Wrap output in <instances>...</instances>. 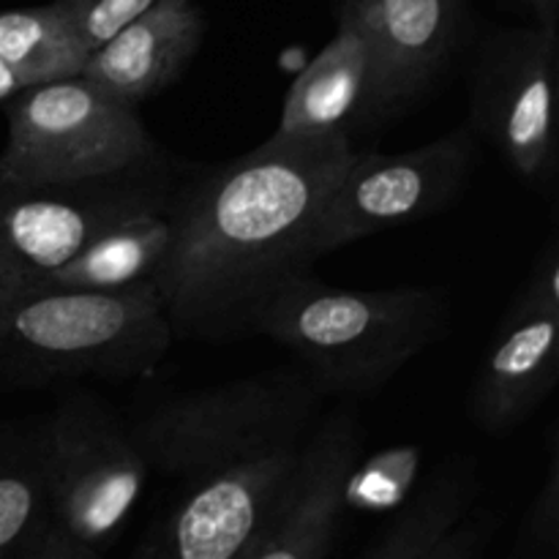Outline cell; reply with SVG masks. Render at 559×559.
<instances>
[{
  "label": "cell",
  "mask_w": 559,
  "mask_h": 559,
  "mask_svg": "<svg viewBox=\"0 0 559 559\" xmlns=\"http://www.w3.org/2000/svg\"><path fill=\"white\" fill-rule=\"evenodd\" d=\"M22 87H25V82L20 80V74L0 58V107H3L11 96H16Z\"/></svg>",
  "instance_id": "26"
},
{
  "label": "cell",
  "mask_w": 559,
  "mask_h": 559,
  "mask_svg": "<svg viewBox=\"0 0 559 559\" xmlns=\"http://www.w3.org/2000/svg\"><path fill=\"white\" fill-rule=\"evenodd\" d=\"M513 306L530 311H557L559 314V249L555 238L538 251L533 271H530L524 289Z\"/></svg>",
  "instance_id": "23"
},
{
  "label": "cell",
  "mask_w": 559,
  "mask_h": 559,
  "mask_svg": "<svg viewBox=\"0 0 559 559\" xmlns=\"http://www.w3.org/2000/svg\"><path fill=\"white\" fill-rule=\"evenodd\" d=\"M173 342L156 282L0 298V377L14 385L151 374Z\"/></svg>",
  "instance_id": "3"
},
{
  "label": "cell",
  "mask_w": 559,
  "mask_h": 559,
  "mask_svg": "<svg viewBox=\"0 0 559 559\" xmlns=\"http://www.w3.org/2000/svg\"><path fill=\"white\" fill-rule=\"evenodd\" d=\"M173 194L156 162L82 183L0 189V298L31 293L104 229Z\"/></svg>",
  "instance_id": "7"
},
{
  "label": "cell",
  "mask_w": 559,
  "mask_h": 559,
  "mask_svg": "<svg viewBox=\"0 0 559 559\" xmlns=\"http://www.w3.org/2000/svg\"><path fill=\"white\" fill-rule=\"evenodd\" d=\"M309 437L276 442L189 480V491L169 516L167 527L151 538L158 557H243L287 497Z\"/></svg>",
  "instance_id": "10"
},
{
  "label": "cell",
  "mask_w": 559,
  "mask_h": 559,
  "mask_svg": "<svg viewBox=\"0 0 559 559\" xmlns=\"http://www.w3.org/2000/svg\"><path fill=\"white\" fill-rule=\"evenodd\" d=\"M420 469V448L399 445L366 459L364 467H349L344 480V508L385 511L399 506L413 491Z\"/></svg>",
  "instance_id": "20"
},
{
  "label": "cell",
  "mask_w": 559,
  "mask_h": 559,
  "mask_svg": "<svg viewBox=\"0 0 559 559\" xmlns=\"http://www.w3.org/2000/svg\"><path fill=\"white\" fill-rule=\"evenodd\" d=\"M134 559H162V557H158V551H156V546H153V540H147V544L142 546L140 551H136Z\"/></svg>",
  "instance_id": "28"
},
{
  "label": "cell",
  "mask_w": 559,
  "mask_h": 559,
  "mask_svg": "<svg viewBox=\"0 0 559 559\" xmlns=\"http://www.w3.org/2000/svg\"><path fill=\"white\" fill-rule=\"evenodd\" d=\"M314 407V382L271 371L167 399L142 413L129 437L151 473L189 484L262 448L306 437Z\"/></svg>",
  "instance_id": "5"
},
{
  "label": "cell",
  "mask_w": 559,
  "mask_h": 559,
  "mask_svg": "<svg viewBox=\"0 0 559 559\" xmlns=\"http://www.w3.org/2000/svg\"><path fill=\"white\" fill-rule=\"evenodd\" d=\"M557 38L540 27L500 33L473 71L469 129L535 186L549 183L557 173Z\"/></svg>",
  "instance_id": "9"
},
{
  "label": "cell",
  "mask_w": 559,
  "mask_h": 559,
  "mask_svg": "<svg viewBox=\"0 0 559 559\" xmlns=\"http://www.w3.org/2000/svg\"><path fill=\"white\" fill-rule=\"evenodd\" d=\"M524 3L535 14V22H538L535 27L559 36V0H524Z\"/></svg>",
  "instance_id": "25"
},
{
  "label": "cell",
  "mask_w": 559,
  "mask_h": 559,
  "mask_svg": "<svg viewBox=\"0 0 559 559\" xmlns=\"http://www.w3.org/2000/svg\"><path fill=\"white\" fill-rule=\"evenodd\" d=\"M49 527L38 424L0 431V559H25Z\"/></svg>",
  "instance_id": "17"
},
{
  "label": "cell",
  "mask_w": 559,
  "mask_h": 559,
  "mask_svg": "<svg viewBox=\"0 0 559 559\" xmlns=\"http://www.w3.org/2000/svg\"><path fill=\"white\" fill-rule=\"evenodd\" d=\"M205 36L194 0H156L85 58L80 74L136 107L180 80Z\"/></svg>",
  "instance_id": "14"
},
{
  "label": "cell",
  "mask_w": 559,
  "mask_h": 559,
  "mask_svg": "<svg viewBox=\"0 0 559 559\" xmlns=\"http://www.w3.org/2000/svg\"><path fill=\"white\" fill-rule=\"evenodd\" d=\"M5 107L0 189L63 186L131 173L158 158L136 107L85 74L22 87Z\"/></svg>",
  "instance_id": "4"
},
{
  "label": "cell",
  "mask_w": 559,
  "mask_h": 559,
  "mask_svg": "<svg viewBox=\"0 0 559 559\" xmlns=\"http://www.w3.org/2000/svg\"><path fill=\"white\" fill-rule=\"evenodd\" d=\"M559 377V314L511 306L469 393V415L491 437L511 435L546 402Z\"/></svg>",
  "instance_id": "13"
},
{
  "label": "cell",
  "mask_w": 559,
  "mask_h": 559,
  "mask_svg": "<svg viewBox=\"0 0 559 559\" xmlns=\"http://www.w3.org/2000/svg\"><path fill=\"white\" fill-rule=\"evenodd\" d=\"M353 156L349 134H273L175 191V240L153 278L175 338L249 331L284 282L309 273L322 205Z\"/></svg>",
  "instance_id": "1"
},
{
  "label": "cell",
  "mask_w": 559,
  "mask_h": 559,
  "mask_svg": "<svg viewBox=\"0 0 559 559\" xmlns=\"http://www.w3.org/2000/svg\"><path fill=\"white\" fill-rule=\"evenodd\" d=\"M371 96V49L358 27L338 20L331 41L306 63L289 85L276 136L349 134L366 126Z\"/></svg>",
  "instance_id": "15"
},
{
  "label": "cell",
  "mask_w": 559,
  "mask_h": 559,
  "mask_svg": "<svg viewBox=\"0 0 559 559\" xmlns=\"http://www.w3.org/2000/svg\"><path fill=\"white\" fill-rule=\"evenodd\" d=\"M49 522L102 551L126 527L147 486L129 429L91 396H71L38 424Z\"/></svg>",
  "instance_id": "6"
},
{
  "label": "cell",
  "mask_w": 559,
  "mask_h": 559,
  "mask_svg": "<svg viewBox=\"0 0 559 559\" xmlns=\"http://www.w3.org/2000/svg\"><path fill=\"white\" fill-rule=\"evenodd\" d=\"M25 559H102V551L71 538V535H66L63 530H58L49 522V527L27 549Z\"/></svg>",
  "instance_id": "24"
},
{
  "label": "cell",
  "mask_w": 559,
  "mask_h": 559,
  "mask_svg": "<svg viewBox=\"0 0 559 559\" xmlns=\"http://www.w3.org/2000/svg\"><path fill=\"white\" fill-rule=\"evenodd\" d=\"M478 158L467 126L404 153H358L336 178L317 224V260L382 229L420 222L451 205Z\"/></svg>",
  "instance_id": "8"
},
{
  "label": "cell",
  "mask_w": 559,
  "mask_h": 559,
  "mask_svg": "<svg viewBox=\"0 0 559 559\" xmlns=\"http://www.w3.org/2000/svg\"><path fill=\"white\" fill-rule=\"evenodd\" d=\"M467 475H440L407 502L364 559H448L467 522Z\"/></svg>",
  "instance_id": "18"
},
{
  "label": "cell",
  "mask_w": 559,
  "mask_h": 559,
  "mask_svg": "<svg viewBox=\"0 0 559 559\" xmlns=\"http://www.w3.org/2000/svg\"><path fill=\"white\" fill-rule=\"evenodd\" d=\"M445 325V300L431 289H338L320 278L284 282L249 322L293 349L317 391L369 396L418 358Z\"/></svg>",
  "instance_id": "2"
},
{
  "label": "cell",
  "mask_w": 559,
  "mask_h": 559,
  "mask_svg": "<svg viewBox=\"0 0 559 559\" xmlns=\"http://www.w3.org/2000/svg\"><path fill=\"white\" fill-rule=\"evenodd\" d=\"M464 0H342L338 20L371 49L366 126L402 112L437 80L462 33Z\"/></svg>",
  "instance_id": "11"
},
{
  "label": "cell",
  "mask_w": 559,
  "mask_h": 559,
  "mask_svg": "<svg viewBox=\"0 0 559 559\" xmlns=\"http://www.w3.org/2000/svg\"><path fill=\"white\" fill-rule=\"evenodd\" d=\"M173 197L162 205L131 213L104 229L31 293H49V289L109 293V289H129L142 282H153L175 240Z\"/></svg>",
  "instance_id": "16"
},
{
  "label": "cell",
  "mask_w": 559,
  "mask_h": 559,
  "mask_svg": "<svg viewBox=\"0 0 559 559\" xmlns=\"http://www.w3.org/2000/svg\"><path fill=\"white\" fill-rule=\"evenodd\" d=\"M559 551V451L551 442L544 484L522 524L516 559H557Z\"/></svg>",
  "instance_id": "22"
},
{
  "label": "cell",
  "mask_w": 559,
  "mask_h": 559,
  "mask_svg": "<svg viewBox=\"0 0 559 559\" xmlns=\"http://www.w3.org/2000/svg\"><path fill=\"white\" fill-rule=\"evenodd\" d=\"M355 459L358 429L353 418L336 415L317 426L287 497L240 559H325L344 513V480Z\"/></svg>",
  "instance_id": "12"
},
{
  "label": "cell",
  "mask_w": 559,
  "mask_h": 559,
  "mask_svg": "<svg viewBox=\"0 0 559 559\" xmlns=\"http://www.w3.org/2000/svg\"><path fill=\"white\" fill-rule=\"evenodd\" d=\"M0 58L31 87L80 74L87 55L47 3L0 11Z\"/></svg>",
  "instance_id": "19"
},
{
  "label": "cell",
  "mask_w": 559,
  "mask_h": 559,
  "mask_svg": "<svg viewBox=\"0 0 559 559\" xmlns=\"http://www.w3.org/2000/svg\"><path fill=\"white\" fill-rule=\"evenodd\" d=\"M153 3L156 0H52L49 5L85 55H91Z\"/></svg>",
  "instance_id": "21"
},
{
  "label": "cell",
  "mask_w": 559,
  "mask_h": 559,
  "mask_svg": "<svg viewBox=\"0 0 559 559\" xmlns=\"http://www.w3.org/2000/svg\"><path fill=\"white\" fill-rule=\"evenodd\" d=\"M475 546H478V530H475L469 522H464L462 533H459L456 538V546H453L451 557L448 559H473Z\"/></svg>",
  "instance_id": "27"
}]
</instances>
